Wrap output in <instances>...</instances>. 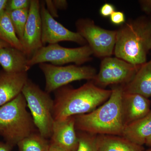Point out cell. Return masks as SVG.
Listing matches in <instances>:
<instances>
[{
    "label": "cell",
    "instance_id": "cell-20",
    "mask_svg": "<svg viewBox=\"0 0 151 151\" xmlns=\"http://www.w3.org/2000/svg\"><path fill=\"white\" fill-rule=\"evenodd\" d=\"M50 142L38 132H34L18 143L19 151H48Z\"/></svg>",
    "mask_w": 151,
    "mask_h": 151
},
{
    "label": "cell",
    "instance_id": "cell-16",
    "mask_svg": "<svg viewBox=\"0 0 151 151\" xmlns=\"http://www.w3.org/2000/svg\"><path fill=\"white\" fill-rule=\"evenodd\" d=\"M124 92L151 97V59L141 65L132 81L123 86Z\"/></svg>",
    "mask_w": 151,
    "mask_h": 151
},
{
    "label": "cell",
    "instance_id": "cell-11",
    "mask_svg": "<svg viewBox=\"0 0 151 151\" xmlns=\"http://www.w3.org/2000/svg\"><path fill=\"white\" fill-rule=\"evenodd\" d=\"M42 24L40 15V2L31 0L27 21L22 43L29 59L44 46L42 40Z\"/></svg>",
    "mask_w": 151,
    "mask_h": 151
},
{
    "label": "cell",
    "instance_id": "cell-28",
    "mask_svg": "<svg viewBox=\"0 0 151 151\" xmlns=\"http://www.w3.org/2000/svg\"><path fill=\"white\" fill-rule=\"evenodd\" d=\"M55 6L58 10H63L67 9L68 2L65 0H52Z\"/></svg>",
    "mask_w": 151,
    "mask_h": 151
},
{
    "label": "cell",
    "instance_id": "cell-21",
    "mask_svg": "<svg viewBox=\"0 0 151 151\" xmlns=\"http://www.w3.org/2000/svg\"><path fill=\"white\" fill-rule=\"evenodd\" d=\"M29 11V9L8 12L17 35L21 43L25 27L28 17Z\"/></svg>",
    "mask_w": 151,
    "mask_h": 151
},
{
    "label": "cell",
    "instance_id": "cell-15",
    "mask_svg": "<svg viewBox=\"0 0 151 151\" xmlns=\"http://www.w3.org/2000/svg\"><path fill=\"white\" fill-rule=\"evenodd\" d=\"M29 58L23 51L12 46L0 50V65L3 70L9 73L27 72Z\"/></svg>",
    "mask_w": 151,
    "mask_h": 151
},
{
    "label": "cell",
    "instance_id": "cell-12",
    "mask_svg": "<svg viewBox=\"0 0 151 151\" xmlns=\"http://www.w3.org/2000/svg\"><path fill=\"white\" fill-rule=\"evenodd\" d=\"M75 116L54 121L50 143L65 151H77L78 137Z\"/></svg>",
    "mask_w": 151,
    "mask_h": 151
},
{
    "label": "cell",
    "instance_id": "cell-34",
    "mask_svg": "<svg viewBox=\"0 0 151 151\" xmlns=\"http://www.w3.org/2000/svg\"><path fill=\"white\" fill-rule=\"evenodd\" d=\"M144 151H151V149H149V150H144Z\"/></svg>",
    "mask_w": 151,
    "mask_h": 151
},
{
    "label": "cell",
    "instance_id": "cell-32",
    "mask_svg": "<svg viewBox=\"0 0 151 151\" xmlns=\"http://www.w3.org/2000/svg\"><path fill=\"white\" fill-rule=\"evenodd\" d=\"M11 46L8 43L5 42L4 41L0 39V50L1 49L4 48V47H7Z\"/></svg>",
    "mask_w": 151,
    "mask_h": 151
},
{
    "label": "cell",
    "instance_id": "cell-31",
    "mask_svg": "<svg viewBox=\"0 0 151 151\" xmlns=\"http://www.w3.org/2000/svg\"><path fill=\"white\" fill-rule=\"evenodd\" d=\"M8 0H0V13L5 9Z\"/></svg>",
    "mask_w": 151,
    "mask_h": 151
},
{
    "label": "cell",
    "instance_id": "cell-3",
    "mask_svg": "<svg viewBox=\"0 0 151 151\" xmlns=\"http://www.w3.org/2000/svg\"><path fill=\"white\" fill-rule=\"evenodd\" d=\"M116 31V57L135 65L145 63L151 51V19L140 17L129 20Z\"/></svg>",
    "mask_w": 151,
    "mask_h": 151
},
{
    "label": "cell",
    "instance_id": "cell-2",
    "mask_svg": "<svg viewBox=\"0 0 151 151\" xmlns=\"http://www.w3.org/2000/svg\"><path fill=\"white\" fill-rule=\"evenodd\" d=\"M106 102L94 111L75 116V128L79 132L95 135L122 136L124 126L122 114L123 85H115Z\"/></svg>",
    "mask_w": 151,
    "mask_h": 151
},
{
    "label": "cell",
    "instance_id": "cell-27",
    "mask_svg": "<svg viewBox=\"0 0 151 151\" xmlns=\"http://www.w3.org/2000/svg\"><path fill=\"white\" fill-rule=\"evenodd\" d=\"M142 9L147 13L151 12V0L139 1Z\"/></svg>",
    "mask_w": 151,
    "mask_h": 151
},
{
    "label": "cell",
    "instance_id": "cell-9",
    "mask_svg": "<svg viewBox=\"0 0 151 151\" xmlns=\"http://www.w3.org/2000/svg\"><path fill=\"white\" fill-rule=\"evenodd\" d=\"M141 66L117 57L105 58L101 63L99 72L92 81L102 88L111 85L124 86L132 81Z\"/></svg>",
    "mask_w": 151,
    "mask_h": 151
},
{
    "label": "cell",
    "instance_id": "cell-6",
    "mask_svg": "<svg viewBox=\"0 0 151 151\" xmlns=\"http://www.w3.org/2000/svg\"><path fill=\"white\" fill-rule=\"evenodd\" d=\"M93 55L88 45L75 47L68 48L60 46L58 44L43 46L29 59L28 65L31 68L36 64L50 63L55 65H63L73 63L81 65L90 61Z\"/></svg>",
    "mask_w": 151,
    "mask_h": 151
},
{
    "label": "cell",
    "instance_id": "cell-22",
    "mask_svg": "<svg viewBox=\"0 0 151 151\" xmlns=\"http://www.w3.org/2000/svg\"><path fill=\"white\" fill-rule=\"evenodd\" d=\"M77 134L78 142L77 151H97V135L79 131Z\"/></svg>",
    "mask_w": 151,
    "mask_h": 151
},
{
    "label": "cell",
    "instance_id": "cell-26",
    "mask_svg": "<svg viewBox=\"0 0 151 151\" xmlns=\"http://www.w3.org/2000/svg\"><path fill=\"white\" fill-rule=\"evenodd\" d=\"M44 1L45 6L49 13L53 17H58V9L55 6L53 1L52 0H46Z\"/></svg>",
    "mask_w": 151,
    "mask_h": 151
},
{
    "label": "cell",
    "instance_id": "cell-13",
    "mask_svg": "<svg viewBox=\"0 0 151 151\" xmlns=\"http://www.w3.org/2000/svg\"><path fill=\"white\" fill-rule=\"evenodd\" d=\"M151 103L148 98L140 94L123 92L122 114L125 127L147 115Z\"/></svg>",
    "mask_w": 151,
    "mask_h": 151
},
{
    "label": "cell",
    "instance_id": "cell-1",
    "mask_svg": "<svg viewBox=\"0 0 151 151\" xmlns=\"http://www.w3.org/2000/svg\"><path fill=\"white\" fill-rule=\"evenodd\" d=\"M54 92L53 117L56 121L92 112L109 99L112 90L89 81L76 89L65 86Z\"/></svg>",
    "mask_w": 151,
    "mask_h": 151
},
{
    "label": "cell",
    "instance_id": "cell-24",
    "mask_svg": "<svg viewBox=\"0 0 151 151\" xmlns=\"http://www.w3.org/2000/svg\"><path fill=\"white\" fill-rule=\"evenodd\" d=\"M111 23L115 25H122L126 22V17L124 12L115 11L110 17Z\"/></svg>",
    "mask_w": 151,
    "mask_h": 151
},
{
    "label": "cell",
    "instance_id": "cell-7",
    "mask_svg": "<svg viewBox=\"0 0 151 151\" xmlns=\"http://www.w3.org/2000/svg\"><path fill=\"white\" fill-rule=\"evenodd\" d=\"M39 67L45 76V91L50 94L73 81L87 80L92 81L97 75L96 69L90 66L76 65H55L41 63Z\"/></svg>",
    "mask_w": 151,
    "mask_h": 151
},
{
    "label": "cell",
    "instance_id": "cell-5",
    "mask_svg": "<svg viewBox=\"0 0 151 151\" xmlns=\"http://www.w3.org/2000/svg\"><path fill=\"white\" fill-rule=\"evenodd\" d=\"M22 93L26 101L37 131L46 139L51 137L54 123V100L49 93L28 78Z\"/></svg>",
    "mask_w": 151,
    "mask_h": 151
},
{
    "label": "cell",
    "instance_id": "cell-33",
    "mask_svg": "<svg viewBox=\"0 0 151 151\" xmlns=\"http://www.w3.org/2000/svg\"><path fill=\"white\" fill-rule=\"evenodd\" d=\"M145 145H146L147 146H148L149 147H151V136L147 139Z\"/></svg>",
    "mask_w": 151,
    "mask_h": 151
},
{
    "label": "cell",
    "instance_id": "cell-14",
    "mask_svg": "<svg viewBox=\"0 0 151 151\" xmlns=\"http://www.w3.org/2000/svg\"><path fill=\"white\" fill-rule=\"evenodd\" d=\"M28 79L27 72L9 73L0 70V107L22 93Z\"/></svg>",
    "mask_w": 151,
    "mask_h": 151
},
{
    "label": "cell",
    "instance_id": "cell-4",
    "mask_svg": "<svg viewBox=\"0 0 151 151\" xmlns=\"http://www.w3.org/2000/svg\"><path fill=\"white\" fill-rule=\"evenodd\" d=\"M27 107L21 93L0 107V136L13 147L37 130Z\"/></svg>",
    "mask_w": 151,
    "mask_h": 151
},
{
    "label": "cell",
    "instance_id": "cell-8",
    "mask_svg": "<svg viewBox=\"0 0 151 151\" xmlns=\"http://www.w3.org/2000/svg\"><path fill=\"white\" fill-rule=\"evenodd\" d=\"M76 27L77 32L86 41L94 56L104 58L114 54L117 31L102 28L89 19H79Z\"/></svg>",
    "mask_w": 151,
    "mask_h": 151
},
{
    "label": "cell",
    "instance_id": "cell-29",
    "mask_svg": "<svg viewBox=\"0 0 151 151\" xmlns=\"http://www.w3.org/2000/svg\"><path fill=\"white\" fill-rule=\"evenodd\" d=\"M13 148L8 143L0 141V151H11Z\"/></svg>",
    "mask_w": 151,
    "mask_h": 151
},
{
    "label": "cell",
    "instance_id": "cell-17",
    "mask_svg": "<svg viewBox=\"0 0 151 151\" xmlns=\"http://www.w3.org/2000/svg\"><path fill=\"white\" fill-rule=\"evenodd\" d=\"M151 136V110L145 117L125 127L122 137L139 145L143 146Z\"/></svg>",
    "mask_w": 151,
    "mask_h": 151
},
{
    "label": "cell",
    "instance_id": "cell-23",
    "mask_svg": "<svg viewBox=\"0 0 151 151\" xmlns=\"http://www.w3.org/2000/svg\"><path fill=\"white\" fill-rule=\"evenodd\" d=\"M31 0H8L5 10L10 12L29 9Z\"/></svg>",
    "mask_w": 151,
    "mask_h": 151
},
{
    "label": "cell",
    "instance_id": "cell-25",
    "mask_svg": "<svg viewBox=\"0 0 151 151\" xmlns=\"http://www.w3.org/2000/svg\"><path fill=\"white\" fill-rule=\"evenodd\" d=\"M115 6L112 4L105 3L101 7L100 9V14L101 16L104 17H110L112 14L115 12Z\"/></svg>",
    "mask_w": 151,
    "mask_h": 151
},
{
    "label": "cell",
    "instance_id": "cell-30",
    "mask_svg": "<svg viewBox=\"0 0 151 151\" xmlns=\"http://www.w3.org/2000/svg\"><path fill=\"white\" fill-rule=\"evenodd\" d=\"M48 151H65L63 149L60 148L59 147L51 144L50 143V147Z\"/></svg>",
    "mask_w": 151,
    "mask_h": 151
},
{
    "label": "cell",
    "instance_id": "cell-19",
    "mask_svg": "<svg viewBox=\"0 0 151 151\" xmlns=\"http://www.w3.org/2000/svg\"><path fill=\"white\" fill-rule=\"evenodd\" d=\"M0 39L4 41L11 46L24 52L23 47L17 35L8 12L5 10L0 13Z\"/></svg>",
    "mask_w": 151,
    "mask_h": 151
},
{
    "label": "cell",
    "instance_id": "cell-10",
    "mask_svg": "<svg viewBox=\"0 0 151 151\" xmlns=\"http://www.w3.org/2000/svg\"><path fill=\"white\" fill-rule=\"evenodd\" d=\"M40 15L44 46L47 43L55 44L62 41L72 42L82 46L87 44L86 41L77 32L69 30L52 16L47 9L44 1L40 2Z\"/></svg>",
    "mask_w": 151,
    "mask_h": 151
},
{
    "label": "cell",
    "instance_id": "cell-18",
    "mask_svg": "<svg viewBox=\"0 0 151 151\" xmlns=\"http://www.w3.org/2000/svg\"><path fill=\"white\" fill-rule=\"evenodd\" d=\"M97 151H144L143 146L135 144L124 137L110 135H97Z\"/></svg>",
    "mask_w": 151,
    "mask_h": 151
}]
</instances>
